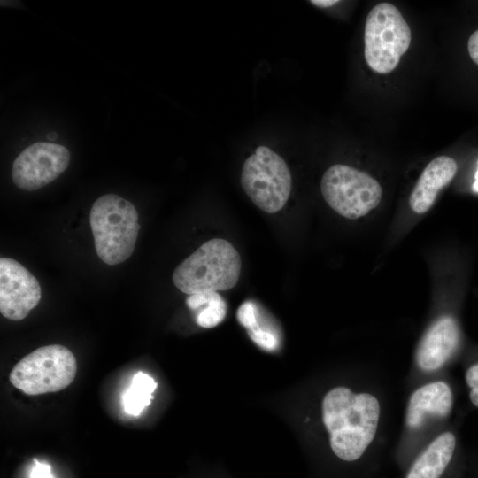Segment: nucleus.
I'll return each instance as SVG.
<instances>
[{
  "mask_svg": "<svg viewBox=\"0 0 478 478\" xmlns=\"http://www.w3.org/2000/svg\"><path fill=\"white\" fill-rule=\"evenodd\" d=\"M473 187L475 191H478V170L475 174V182Z\"/></svg>",
  "mask_w": 478,
  "mask_h": 478,
  "instance_id": "21",
  "label": "nucleus"
},
{
  "mask_svg": "<svg viewBox=\"0 0 478 478\" xmlns=\"http://www.w3.org/2000/svg\"><path fill=\"white\" fill-rule=\"evenodd\" d=\"M320 189L327 204L347 219H358L377 207L382 190L369 174L336 164L323 174Z\"/></svg>",
  "mask_w": 478,
  "mask_h": 478,
  "instance_id": "9",
  "label": "nucleus"
},
{
  "mask_svg": "<svg viewBox=\"0 0 478 478\" xmlns=\"http://www.w3.org/2000/svg\"><path fill=\"white\" fill-rule=\"evenodd\" d=\"M456 161L448 156L431 160L421 173L409 198L412 210L423 214L433 205L439 191L448 185L457 173Z\"/></svg>",
  "mask_w": 478,
  "mask_h": 478,
  "instance_id": "13",
  "label": "nucleus"
},
{
  "mask_svg": "<svg viewBox=\"0 0 478 478\" xmlns=\"http://www.w3.org/2000/svg\"><path fill=\"white\" fill-rule=\"evenodd\" d=\"M411 38V29L394 4H376L367 14L365 24L366 64L377 73L392 72L407 51Z\"/></svg>",
  "mask_w": 478,
  "mask_h": 478,
  "instance_id": "6",
  "label": "nucleus"
},
{
  "mask_svg": "<svg viewBox=\"0 0 478 478\" xmlns=\"http://www.w3.org/2000/svg\"><path fill=\"white\" fill-rule=\"evenodd\" d=\"M467 50L472 60L478 65V29L470 35L467 42Z\"/></svg>",
  "mask_w": 478,
  "mask_h": 478,
  "instance_id": "19",
  "label": "nucleus"
},
{
  "mask_svg": "<svg viewBox=\"0 0 478 478\" xmlns=\"http://www.w3.org/2000/svg\"><path fill=\"white\" fill-rule=\"evenodd\" d=\"M41 299L37 279L18 261L0 258V312L11 320L26 318Z\"/></svg>",
  "mask_w": 478,
  "mask_h": 478,
  "instance_id": "12",
  "label": "nucleus"
},
{
  "mask_svg": "<svg viewBox=\"0 0 478 478\" xmlns=\"http://www.w3.org/2000/svg\"><path fill=\"white\" fill-rule=\"evenodd\" d=\"M241 185L257 207L267 213H275L289 199L292 179L284 159L262 145L244 161Z\"/></svg>",
  "mask_w": 478,
  "mask_h": 478,
  "instance_id": "8",
  "label": "nucleus"
},
{
  "mask_svg": "<svg viewBox=\"0 0 478 478\" xmlns=\"http://www.w3.org/2000/svg\"><path fill=\"white\" fill-rule=\"evenodd\" d=\"M310 3L320 8H327L339 3L337 0H312Z\"/></svg>",
  "mask_w": 478,
  "mask_h": 478,
  "instance_id": "20",
  "label": "nucleus"
},
{
  "mask_svg": "<svg viewBox=\"0 0 478 478\" xmlns=\"http://www.w3.org/2000/svg\"><path fill=\"white\" fill-rule=\"evenodd\" d=\"M34 463L31 478H54L51 474L50 465L38 462L36 459H34Z\"/></svg>",
  "mask_w": 478,
  "mask_h": 478,
  "instance_id": "18",
  "label": "nucleus"
},
{
  "mask_svg": "<svg viewBox=\"0 0 478 478\" xmlns=\"http://www.w3.org/2000/svg\"><path fill=\"white\" fill-rule=\"evenodd\" d=\"M389 403L385 381L368 366L321 394L319 420L328 451L352 478H371L380 468Z\"/></svg>",
  "mask_w": 478,
  "mask_h": 478,
  "instance_id": "1",
  "label": "nucleus"
},
{
  "mask_svg": "<svg viewBox=\"0 0 478 478\" xmlns=\"http://www.w3.org/2000/svg\"><path fill=\"white\" fill-rule=\"evenodd\" d=\"M186 305L192 311L199 310L196 315V322L204 328L216 327L226 316V303L215 291L189 295Z\"/></svg>",
  "mask_w": 478,
  "mask_h": 478,
  "instance_id": "14",
  "label": "nucleus"
},
{
  "mask_svg": "<svg viewBox=\"0 0 478 478\" xmlns=\"http://www.w3.org/2000/svg\"><path fill=\"white\" fill-rule=\"evenodd\" d=\"M407 390L393 458L403 470L412 457L452 420L457 385L451 373L420 381Z\"/></svg>",
  "mask_w": 478,
  "mask_h": 478,
  "instance_id": "2",
  "label": "nucleus"
},
{
  "mask_svg": "<svg viewBox=\"0 0 478 478\" xmlns=\"http://www.w3.org/2000/svg\"><path fill=\"white\" fill-rule=\"evenodd\" d=\"M69 162L70 152L65 146L38 142L16 158L12 167V179L23 190H36L56 180Z\"/></svg>",
  "mask_w": 478,
  "mask_h": 478,
  "instance_id": "11",
  "label": "nucleus"
},
{
  "mask_svg": "<svg viewBox=\"0 0 478 478\" xmlns=\"http://www.w3.org/2000/svg\"><path fill=\"white\" fill-rule=\"evenodd\" d=\"M156 388L157 383L152 377L142 371L136 373L123 395L125 412L133 416H139L150 404Z\"/></svg>",
  "mask_w": 478,
  "mask_h": 478,
  "instance_id": "15",
  "label": "nucleus"
},
{
  "mask_svg": "<svg viewBox=\"0 0 478 478\" xmlns=\"http://www.w3.org/2000/svg\"><path fill=\"white\" fill-rule=\"evenodd\" d=\"M460 360L469 404L478 409V351L462 354Z\"/></svg>",
  "mask_w": 478,
  "mask_h": 478,
  "instance_id": "16",
  "label": "nucleus"
},
{
  "mask_svg": "<svg viewBox=\"0 0 478 478\" xmlns=\"http://www.w3.org/2000/svg\"><path fill=\"white\" fill-rule=\"evenodd\" d=\"M89 224L97 256L113 266L133 253L140 226L134 204L115 194H106L93 204Z\"/></svg>",
  "mask_w": 478,
  "mask_h": 478,
  "instance_id": "4",
  "label": "nucleus"
},
{
  "mask_svg": "<svg viewBox=\"0 0 478 478\" xmlns=\"http://www.w3.org/2000/svg\"><path fill=\"white\" fill-rule=\"evenodd\" d=\"M463 335L452 312L436 314L427 326L414 349L404 380L409 389L425 379L450 372L463 354Z\"/></svg>",
  "mask_w": 478,
  "mask_h": 478,
  "instance_id": "5",
  "label": "nucleus"
},
{
  "mask_svg": "<svg viewBox=\"0 0 478 478\" xmlns=\"http://www.w3.org/2000/svg\"><path fill=\"white\" fill-rule=\"evenodd\" d=\"M77 370L74 355L60 344L42 346L24 357L10 374L11 383L27 395L57 392L69 386Z\"/></svg>",
  "mask_w": 478,
  "mask_h": 478,
  "instance_id": "7",
  "label": "nucleus"
},
{
  "mask_svg": "<svg viewBox=\"0 0 478 478\" xmlns=\"http://www.w3.org/2000/svg\"><path fill=\"white\" fill-rule=\"evenodd\" d=\"M250 338L259 347L266 351H274L278 346V339L271 331L263 328L258 322L246 328Z\"/></svg>",
  "mask_w": 478,
  "mask_h": 478,
  "instance_id": "17",
  "label": "nucleus"
},
{
  "mask_svg": "<svg viewBox=\"0 0 478 478\" xmlns=\"http://www.w3.org/2000/svg\"><path fill=\"white\" fill-rule=\"evenodd\" d=\"M463 415L425 444L402 470L400 478H463L466 469L460 433Z\"/></svg>",
  "mask_w": 478,
  "mask_h": 478,
  "instance_id": "10",
  "label": "nucleus"
},
{
  "mask_svg": "<svg viewBox=\"0 0 478 478\" xmlns=\"http://www.w3.org/2000/svg\"><path fill=\"white\" fill-rule=\"evenodd\" d=\"M48 137H49V139H50V140H54V139H56V137H57V134H56V133L49 134V135H48Z\"/></svg>",
  "mask_w": 478,
  "mask_h": 478,
  "instance_id": "22",
  "label": "nucleus"
},
{
  "mask_svg": "<svg viewBox=\"0 0 478 478\" xmlns=\"http://www.w3.org/2000/svg\"><path fill=\"white\" fill-rule=\"evenodd\" d=\"M241 258L227 240L213 238L203 243L173 271V282L187 295L228 290L238 281Z\"/></svg>",
  "mask_w": 478,
  "mask_h": 478,
  "instance_id": "3",
  "label": "nucleus"
}]
</instances>
